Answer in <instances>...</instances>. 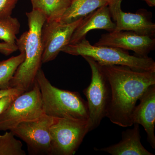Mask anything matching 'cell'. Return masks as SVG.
I'll return each instance as SVG.
<instances>
[{"label":"cell","instance_id":"6da1fadb","mask_svg":"<svg viewBox=\"0 0 155 155\" xmlns=\"http://www.w3.org/2000/svg\"><path fill=\"white\" fill-rule=\"evenodd\" d=\"M101 67L111 88V102L107 117L121 127L132 126V114L137 103L147 89L155 84V72L121 65Z\"/></svg>","mask_w":155,"mask_h":155},{"label":"cell","instance_id":"7a4b0ae2","mask_svg":"<svg viewBox=\"0 0 155 155\" xmlns=\"http://www.w3.org/2000/svg\"><path fill=\"white\" fill-rule=\"evenodd\" d=\"M25 14L28 30L17 38L16 42L18 50L25 52V58L10 83L11 88L21 89L24 92L32 87L37 74L41 68L42 48L41 36L42 27L46 21L44 15L39 11L32 10Z\"/></svg>","mask_w":155,"mask_h":155},{"label":"cell","instance_id":"3957f363","mask_svg":"<svg viewBox=\"0 0 155 155\" xmlns=\"http://www.w3.org/2000/svg\"><path fill=\"white\" fill-rule=\"evenodd\" d=\"M35 80L38 84L45 114L55 118L89 119L87 102L78 92L61 89L53 86L41 68Z\"/></svg>","mask_w":155,"mask_h":155},{"label":"cell","instance_id":"277c9868","mask_svg":"<svg viewBox=\"0 0 155 155\" xmlns=\"http://www.w3.org/2000/svg\"><path fill=\"white\" fill-rule=\"evenodd\" d=\"M126 50L111 47L91 45L83 39L74 44H69L61 51L73 56H87L101 66L121 65L140 71L155 72V62L149 57L131 55Z\"/></svg>","mask_w":155,"mask_h":155},{"label":"cell","instance_id":"5b68a950","mask_svg":"<svg viewBox=\"0 0 155 155\" xmlns=\"http://www.w3.org/2000/svg\"><path fill=\"white\" fill-rule=\"evenodd\" d=\"M82 57L91 71V81L83 91L87 100L90 132L98 127L103 119L107 117L111 102V88L101 65L90 57Z\"/></svg>","mask_w":155,"mask_h":155},{"label":"cell","instance_id":"8992f818","mask_svg":"<svg viewBox=\"0 0 155 155\" xmlns=\"http://www.w3.org/2000/svg\"><path fill=\"white\" fill-rule=\"evenodd\" d=\"M88 120L56 118L50 127L51 155H73L89 132Z\"/></svg>","mask_w":155,"mask_h":155},{"label":"cell","instance_id":"52a82bcc","mask_svg":"<svg viewBox=\"0 0 155 155\" xmlns=\"http://www.w3.org/2000/svg\"><path fill=\"white\" fill-rule=\"evenodd\" d=\"M45 114L40 90L35 79L32 87L18 96L0 115V130H11L21 122L35 120Z\"/></svg>","mask_w":155,"mask_h":155},{"label":"cell","instance_id":"ba28073f","mask_svg":"<svg viewBox=\"0 0 155 155\" xmlns=\"http://www.w3.org/2000/svg\"><path fill=\"white\" fill-rule=\"evenodd\" d=\"M56 119L45 114L35 120L21 122L11 131L25 142L30 154L51 155L50 127Z\"/></svg>","mask_w":155,"mask_h":155},{"label":"cell","instance_id":"9c48e42d","mask_svg":"<svg viewBox=\"0 0 155 155\" xmlns=\"http://www.w3.org/2000/svg\"><path fill=\"white\" fill-rule=\"evenodd\" d=\"M84 17L69 23L45 22L41 31L42 63L54 60L63 48L69 45L73 32Z\"/></svg>","mask_w":155,"mask_h":155},{"label":"cell","instance_id":"30bf717a","mask_svg":"<svg viewBox=\"0 0 155 155\" xmlns=\"http://www.w3.org/2000/svg\"><path fill=\"white\" fill-rule=\"evenodd\" d=\"M94 45L130 50L138 57H146L154 50L155 39L153 37L141 35L132 31H122L102 35Z\"/></svg>","mask_w":155,"mask_h":155},{"label":"cell","instance_id":"8fae6325","mask_svg":"<svg viewBox=\"0 0 155 155\" xmlns=\"http://www.w3.org/2000/svg\"><path fill=\"white\" fill-rule=\"evenodd\" d=\"M122 0H111L108 5L111 17L116 22L114 31H132L138 34L153 37L155 24L142 13H126L121 9Z\"/></svg>","mask_w":155,"mask_h":155},{"label":"cell","instance_id":"7c38bea8","mask_svg":"<svg viewBox=\"0 0 155 155\" xmlns=\"http://www.w3.org/2000/svg\"><path fill=\"white\" fill-rule=\"evenodd\" d=\"M139 101L132 114V123L143 127L148 142L155 149V84L147 89Z\"/></svg>","mask_w":155,"mask_h":155},{"label":"cell","instance_id":"4fadbf2b","mask_svg":"<svg viewBox=\"0 0 155 155\" xmlns=\"http://www.w3.org/2000/svg\"><path fill=\"white\" fill-rule=\"evenodd\" d=\"M116 23L112 21L108 5L102 6L84 17L72 34L69 44L77 43L85 38L87 34L94 29H104L113 32Z\"/></svg>","mask_w":155,"mask_h":155},{"label":"cell","instance_id":"5bb4252c","mask_svg":"<svg viewBox=\"0 0 155 155\" xmlns=\"http://www.w3.org/2000/svg\"><path fill=\"white\" fill-rule=\"evenodd\" d=\"M133 125V128L122 132V140L118 143L103 148H95L94 150L112 155H153L142 144L139 125Z\"/></svg>","mask_w":155,"mask_h":155},{"label":"cell","instance_id":"9a60e30c","mask_svg":"<svg viewBox=\"0 0 155 155\" xmlns=\"http://www.w3.org/2000/svg\"><path fill=\"white\" fill-rule=\"evenodd\" d=\"M111 0H73L65 11L61 22L69 23L84 17L102 6L108 5Z\"/></svg>","mask_w":155,"mask_h":155},{"label":"cell","instance_id":"2e32d148","mask_svg":"<svg viewBox=\"0 0 155 155\" xmlns=\"http://www.w3.org/2000/svg\"><path fill=\"white\" fill-rule=\"evenodd\" d=\"M32 10L43 14L46 22L61 21L73 0H30Z\"/></svg>","mask_w":155,"mask_h":155},{"label":"cell","instance_id":"e0dca14e","mask_svg":"<svg viewBox=\"0 0 155 155\" xmlns=\"http://www.w3.org/2000/svg\"><path fill=\"white\" fill-rule=\"evenodd\" d=\"M25 58V52L22 51L18 55L0 61V89L11 88L10 81L17 68L23 62Z\"/></svg>","mask_w":155,"mask_h":155},{"label":"cell","instance_id":"ac0fdd59","mask_svg":"<svg viewBox=\"0 0 155 155\" xmlns=\"http://www.w3.org/2000/svg\"><path fill=\"white\" fill-rule=\"evenodd\" d=\"M20 23L18 19L10 16L0 20V40L10 44H16Z\"/></svg>","mask_w":155,"mask_h":155},{"label":"cell","instance_id":"d6986e66","mask_svg":"<svg viewBox=\"0 0 155 155\" xmlns=\"http://www.w3.org/2000/svg\"><path fill=\"white\" fill-rule=\"evenodd\" d=\"M0 134V155H25L22 142L15 138L11 130Z\"/></svg>","mask_w":155,"mask_h":155},{"label":"cell","instance_id":"ffe728a7","mask_svg":"<svg viewBox=\"0 0 155 155\" xmlns=\"http://www.w3.org/2000/svg\"><path fill=\"white\" fill-rule=\"evenodd\" d=\"M19 0H0V20L11 16Z\"/></svg>","mask_w":155,"mask_h":155},{"label":"cell","instance_id":"44dd1931","mask_svg":"<svg viewBox=\"0 0 155 155\" xmlns=\"http://www.w3.org/2000/svg\"><path fill=\"white\" fill-rule=\"evenodd\" d=\"M19 95V94H12L0 98V115L8 109L15 99Z\"/></svg>","mask_w":155,"mask_h":155},{"label":"cell","instance_id":"7402d4cb","mask_svg":"<svg viewBox=\"0 0 155 155\" xmlns=\"http://www.w3.org/2000/svg\"><path fill=\"white\" fill-rule=\"evenodd\" d=\"M18 50L16 44L12 45L5 42L0 43V53L9 56Z\"/></svg>","mask_w":155,"mask_h":155},{"label":"cell","instance_id":"603a6c76","mask_svg":"<svg viewBox=\"0 0 155 155\" xmlns=\"http://www.w3.org/2000/svg\"><path fill=\"white\" fill-rule=\"evenodd\" d=\"M24 91L21 89L10 88L7 89H0V98L12 94H21Z\"/></svg>","mask_w":155,"mask_h":155},{"label":"cell","instance_id":"cb8c5ba5","mask_svg":"<svg viewBox=\"0 0 155 155\" xmlns=\"http://www.w3.org/2000/svg\"><path fill=\"white\" fill-rule=\"evenodd\" d=\"M147 3L150 7H154L155 6V0H143Z\"/></svg>","mask_w":155,"mask_h":155}]
</instances>
